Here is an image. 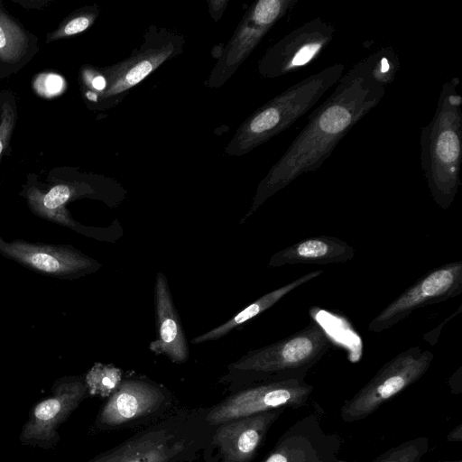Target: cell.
Here are the masks:
<instances>
[{
	"mask_svg": "<svg viewBox=\"0 0 462 462\" xmlns=\"http://www.w3.org/2000/svg\"><path fill=\"white\" fill-rule=\"evenodd\" d=\"M334 462H344V461H337V460H336V461H334Z\"/></svg>",
	"mask_w": 462,
	"mask_h": 462,
	"instance_id": "obj_30",
	"label": "cell"
},
{
	"mask_svg": "<svg viewBox=\"0 0 462 462\" xmlns=\"http://www.w3.org/2000/svg\"><path fill=\"white\" fill-rule=\"evenodd\" d=\"M184 44L182 34L151 26L144 34L143 42L128 58L98 69L106 80V88L97 96L96 103L104 109L118 105L132 88L164 62L181 53Z\"/></svg>",
	"mask_w": 462,
	"mask_h": 462,
	"instance_id": "obj_6",
	"label": "cell"
},
{
	"mask_svg": "<svg viewBox=\"0 0 462 462\" xmlns=\"http://www.w3.org/2000/svg\"><path fill=\"white\" fill-rule=\"evenodd\" d=\"M344 71L341 63L328 66L264 103L241 124L226 152L244 155L289 128L337 83Z\"/></svg>",
	"mask_w": 462,
	"mask_h": 462,
	"instance_id": "obj_5",
	"label": "cell"
},
{
	"mask_svg": "<svg viewBox=\"0 0 462 462\" xmlns=\"http://www.w3.org/2000/svg\"><path fill=\"white\" fill-rule=\"evenodd\" d=\"M355 253L354 247L337 237L316 236L276 252L271 256L268 266L344 263L352 260Z\"/></svg>",
	"mask_w": 462,
	"mask_h": 462,
	"instance_id": "obj_19",
	"label": "cell"
},
{
	"mask_svg": "<svg viewBox=\"0 0 462 462\" xmlns=\"http://www.w3.org/2000/svg\"><path fill=\"white\" fill-rule=\"evenodd\" d=\"M429 438L404 441L386 450L372 462H420L429 448Z\"/></svg>",
	"mask_w": 462,
	"mask_h": 462,
	"instance_id": "obj_23",
	"label": "cell"
},
{
	"mask_svg": "<svg viewBox=\"0 0 462 462\" xmlns=\"http://www.w3.org/2000/svg\"><path fill=\"white\" fill-rule=\"evenodd\" d=\"M322 273V270L310 272L280 288L265 293L223 324L195 337L191 343L198 345L224 337L232 330L263 313L295 289L318 278Z\"/></svg>",
	"mask_w": 462,
	"mask_h": 462,
	"instance_id": "obj_20",
	"label": "cell"
},
{
	"mask_svg": "<svg viewBox=\"0 0 462 462\" xmlns=\"http://www.w3.org/2000/svg\"><path fill=\"white\" fill-rule=\"evenodd\" d=\"M97 10L88 11L74 15L57 30L47 36V42L79 34L88 29L96 21Z\"/></svg>",
	"mask_w": 462,
	"mask_h": 462,
	"instance_id": "obj_24",
	"label": "cell"
},
{
	"mask_svg": "<svg viewBox=\"0 0 462 462\" xmlns=\"http://www.w3.org/2000/svg\"><path fill=\"white\" fill-rule=\"evenodd\" d=\"M228 1L226 0H212L209 1V12L215 21H217L222 15L224 10L227 5Z\"/></svg>",
	"mask_w": 462,
	"mask_h": 462,
	"instance_id": "obj_27",
	"label": "cell"
},
{
	"mask_svg": "<svg viewBox=\"0 0 462 462\" xmlns=\"http://www.w3.org/2000/svg\"><path fill=\"white\" fill-rule=\"evenodd\" d=\"M154 307L157 337L150 343V350L176 364L186 362L189 356L188 342L168 280L162 272H158L155 278Z\"/></svg>",
	"mask_w": 462,
	"mask_h": 462,
	"instance_id": "obj_18",
	"label": "cell"
},
{
	"mask_svg": "<svg viewBox=\"0 0 462 462\" xmlns=\"http://www.w3.org/2000/svg\"><path fill=\"white\" fill-rule=\"evenodd\" d=\"M462 292V261L444 263L429 271L407 288L369 323L374 333L391 328L414 310L457 297Z\"/></svg>",
	"mask_w": 462,
	"mask_h": 462,
	"instance_id": "obj_11",
	"label": "cell"
},
{
	"mask_svg": "<svg viewBox=\"0 0 462 462\" xmlns=\"http://www.w3.org/2000/svg\"><path fill=\"white\" fill-rule=\"evenodd\" d=\"M33 88L38 95L44 97H53L60 95L66 88L64 79L55 73H42L33 82Z\"/></svg>",
	"mask_w": 462,
	"mask_h": 462,
	"instance_id": "obj_26",
	"label": "cell"
},
{
	"mask_svg": "<svg viewBox=\"0 0 462 462\" xmlns=\"http://www.w3.org/2000/svg\"><path fill=\"white\" fill-rule=\"evenodd\" d=\"M206 411L168 416L89 462H192L212 439Z\"/></svg>",
	"mask_w": 462,
	"mask_h": 462,
	"instance_id": "obj_4",
	"label": "cell"
},
{
	"mask_svg": "<svg viewBox=\"0 0 462 462\" xmlns=\"http://www.w3.org/2000/svg\"><path fill=\"white\" fill-rule=\"evenodd\" d=\"M313 386L303 378L255 383L234 391L223 402L206 411L212 426L276 409L299 408L308 402Z\"/></svg>",
	"mask_w": 462,
	"mask_h": 462,
	"instance_id": "obj_9",
	"label": "cell"
},
{
	"mask_svg": "<svg viewBox=\"0 0 462 462\" xmlns=\"http://www.w3.org/2000/svg\"><path fill=\"white\" fill-rule=\"evenodd\" d=\"M399 69L397 52L391 46H383L344 73L332 93L310 115L306 125L259 182L240 224L300 175L317 171L354 125L381 102Z\"/></svg>",
	"mask_w": 462,
	"mask_h": 462,
	"instance_id": "obj_1",
	"label": "cell"
},
{
	"mask_svg": "<svg viewBox=\"0 0 462 462\" xmlns=\"http://www.w3.org/2000/svg\"><path fill=\"white\" fill-rule=\"evenodd\" d=\"M300 0H259L247 9L212 69L208 87L223 86L249 57L266 33Z\"/></svg>",
	"mask_w": 462,
	"mask_h": 462,
	"instance_id": "obj_10",
	"label": "cell"
},
{
	"mask_svg": "<svg viewBox=\"0 0 462 462\" xmlns=\"http://www.w3.org/2000/svg\"><path fill=\"white\" fill-rule=\"evenodd\" d=\"M171 395L163 386L143 378L120 382L98 416V426L116 429L157 415L171 405Z\"/></svg>",
	"mask_w": 462,
	"mask_h": 462,
	"instance_id": "obj_15",
	"label": "cell"
},
{
	"mask_svg": "<svg viewBox=\"0 0 462 462\" xmlns=\"http://www.w3.org/2000/svg\"><path fill=\"white\" fill-rule=\"evenodd\" d=\"M336 28L315 17L284 35L268 48L257 70L265 79H276L297 71L314 61L332 41Z\"/></svg>",
	"mask_w": 462,
	"mask_h": 462,
	"instance_id": "obj_12",
	"label": "cell"
},
{
	"mask_svg": "<svg viewBox=\"0 0 462 462\" xmlns=\"http://www.w3.org/2000/svg\"><path fill=\"white\" fill-rule=\"evenodd\" d=\"M81 378H68L54 388L52 396L39 402L24 426L23 441H51L58 426L82 401L87 393Z\"/></svg>",
	"mask_w": 462,
	"mask_h": 462,
	"instance_id": "obj_17",
	"label": "cell"
},
{
	"mask_svg": "<svg viewBox=\"0 0 462 462\" xmlns=\"http://www.w3.org/2000/svg\"><path fill=\"white\" fill-rule=\"evenodd\" d=\"M433 359L430 351L419 346L402 351L386 362L353 397L344 402L340 410L342 420L354 422L365 419L420 380Z\"/></svg>",
	"mask_w": 462,
	"mask_h": 462,
	"instance_id": "obj_8",
	"label": "cell"
},
{
	"mask_svg": "<svg viewBox=\"0 0 462 462\" xmlns=\"http://www.w3.org/2000/svg\"><path fill=\"white\" fill-rule=\"evenodd\" d=\"M122 381V372L112 365L95 364L86 375L87 388L93 393L106 395L114 392Z\"/></svg>",
	"mask_w": 462,
	"mask_h": 462,
	"instance_id": "obj_22",
	"label": "cell"
},
{
	"mask_svg": "<svg viewBox=\"0 0 462 462\" xmlns=\"http://www.w3.org/2000/svg\"><path fill=\"white\" fill-rule=\"evenodd\" d=\"M439 462H462L461 460H452V461H439Z\"/></svg>",
	"mask_w": 462,
	"mask_h": 462,
	"instance_id": "obj_29",
	"label": "cell"
},
{
	"mask_svg": "<svg viewBox=\"0 0 462 462\" xmlns=\"http://www.w3.org/2000/svg\"><path fill=\"white\" fill-rule=\"evenodd\" d=\"M0 254L35 272L65 280L91 274L102 267L98 261L71 245L6 241L2 236Z\"/></svg>",
	"mask_w": 462,
	"mask_h": 462,
	"instance_id": "obj_13",
	"label": "cell"
},
{
	"mask_svg": "<svg viewBox=\"0 0 462 462\" xmlns=\"http://www.w3.org/2000/svg\"><path fill=\"white\" fill-rule=\"evenodd\" d=\"M448 441H461L462 440V426L459 424L452 430L447 436Z\"/></svg>",
	"mask_w": 462,
	"mask_h": 462,
	"instance_id": "obj_28",
	"label": "cell"
},
{
	"mask_svg": "<svg viewBox=\"0 0 462 462\" xmlns=\"http://www.w3.org/2000/svg\"><path fill=\"white\" fill-rule=\"evenodd\" d=\"M331 346L325 329L311 322L304 328L270 345L248 351L227 365L221 382L232 391L265 381L305 378Z\"/></svg>",
	"mask_w": 462,
	"mask_h": 462,
	"instance_id": "obj_3",
	"label": "cell"
},
{
	"mask_svg": "<svg viewBox=\"0 0 462 462\" xmlns=\"http://www.w3.org/2000/svg\"><path fill=\"white\" fill-rule=\"evenodd\" d=\"M16 122L14 102L10 99L0 101V161L8 146Z\"/></svg>",
	"mask_w": 462,
	"mask_h": 462,
	"instance_id": "obj_25",
	"label": "cell"
},
{
	"mask_svg": "<svg viewBox=\"0 0 462 462\" xmlns=\"http://www.w3.org/2000/svg\"><path fill=\"white\" fill-rule=\"evenodd\" d=\"M126 190L118 183L98 187L88 180L57 183L48 189L32 186L27 189L26 199L31 210L37 216L97 239L115 242L123 234L117 220L108 227H89L74 221L66 208L67 203L81 198L98 199L109 207H117L126 197Z\"/></svg>",
	"mask_w": 462,
	"mask_h": 462,
	"instance_id": "obj_7",
	"label": "cell"
},
{
	"mask_svg": "<svg viewBox=\"0 0 462 462\" xmlns=\"http://www.w3.org/2000/svg\"><path fill=\"white\" fill-rule=\"evenodd\" d=\"M322 410L300 418L278 439L263 462H334L342 440L321 425Z\"/></svg>",
	"mask_w": 462,
	"mask_h": 462,
	"instance_id": "obj_14",
	"label": "cell"
},
{
	"mask_svg": "<svg viewBox=\"0 0 462 462\" xmlns=\"http://www.w3.org/2000/svg\"><path fill=\"white\" fill-rule=\"evenodd\" d=\"M28 39L23 29L0 11V60L18 62L26 53Z\"/></svg>",
	"mask_w": 462,
	"mask_h": 462,
	"instance_id": "obj_21",
	"label": "cell"
},
{
	"mask_svg": "<svg viewBox=\"0 0 462 462\" xmlns=\"http://www.w3.org/2000/svg\"><path fill=\"white\" fill-rule=\"evenodd\" d=\"M454 76L441 87L435 114L421 128L420 166L435 203L448 208L461 186L462 97Z\"/></svg>",
	"mask_w": 462,
	"mask_h": 462,
	"instance_id": "obj_2",
	"label": "cell"
},
{
	"mask_svg": "<svg viewBox=\"0 0 462 462\" xmlns=\"http://www.w3.org/2000/svg\"><path fill=\"white\" fill-rule=\"evenodd\" d=\"M285 409L238 418L215 426L210 445L222 462H250L273 423Z\"/></svg>",
	"mask_w": 462,
	"mask_h": 462,
	"instance_id": "obj_16",
	"label": "cell"
}]
</instances>
